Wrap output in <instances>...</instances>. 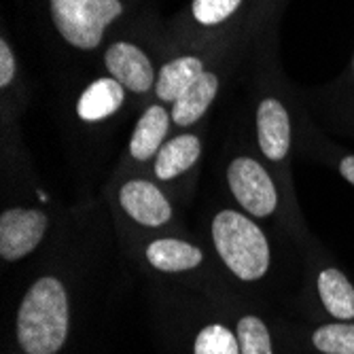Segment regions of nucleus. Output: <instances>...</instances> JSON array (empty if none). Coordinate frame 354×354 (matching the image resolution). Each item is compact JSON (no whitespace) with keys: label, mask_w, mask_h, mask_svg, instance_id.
Listing matches in <instances>:
<instances>
[{"label":"nucleus","mask_w":354,"mask_h":354,"mask_svg":"<svg viewBox=\"0 0 354 354\" xmlns=\"http://www.w3.org/2000/svg\"><path fill=\"white\" fill-rule=\"evenodd\" d=\"M71 310L64 284L43 276L32 284L17 310V344L26 354H57L68 337Z\"/></svg>","instance_id":"nucleus-1"},{"label":"nucleus","mask_w":354,"mask_h":354,"mask_svg":"<svg viewBox=\"0 0 354 354\" xmlns=\"http://www.w3.org/2000/svg\"><path fill=\"white\" fill-rule=\"evenodd\" d=\"M212 242L227 270L244 282L261 280L270 270V242L250 216L221 210L212 218Z\"/></svg>","instance_id":"nucleus-2"},{"label":"nucleus","mask_w":354,"mask_h":354,"mask_svg":"<svg viewBox=\"0 0 354 354\" xmlns=\"http://www.w3.org/2000/svg\"><path fill=\"white\" fill-rule=\"evenodd\" d=\"M121 13V0H51V19L59 37L83 51L98 47Z\"/></svg>","instance_id":"nucleus-3"},{"label":"nucleus","mask_w":354,"mask_h":354,"mask_svg":"<svg viewBox=\"0 0 354 354\" xmlns=\"http://www.w3.org/2000/svg\"><path fill=\"white\" fill-rule=\"evenodd\" d=\"M227 187L234 200L257 218H268L278 210V189L272 174L254 157H236L227 166Z\"/></svg>","instance_id":"nucleus-4"},{"label":"nucleus","mask_w":354,"mask_h":354,"mask_svg":"<svg viewBox=\"0 0 354 354\" xmlns=\"http://www.w3.org/2000/svg\"><path fill=\"white\" fill-rule=\"evenodd\" d=\"M49 227V218L37 208H7L0 214V257L19 261L35 250Z\"/></svg>","instance_id":"nucleus-5"},{"label":"nucleus","mask_w":354,"mask_h":354,"mask_svg":"<svg viewBox=\"0 0 354 354\" xmlns=\"http://www.w3.org/2000/svg\"><path fill=\"white\" fill-rule=\"evenodd\" d=\"M117 196L123 212L142 227H162L172 218V204L166 193L147 178L125 180Z\"/></svg>","instance_id":"nucleus-6"},{"label":"nucleus","mask_w":354,"mask_h":354,"mask_svg":"<svg viewBox=\"0 0 354 354\" xmlns=\"http://www.w3.org/2000/svg\"><path fill=\"white\" fill-rule=\"evenodd\" d=\"M104 66L115 81L132 93H147L155 83V71L149 55L134 43H113L104 53Z\"/></svg>","instance_id":"nucleus-7"},{"label":"nucleus","mask_w":354,"mask_h":354,"mask_svg":"<svg viewBox=\"0 0 354 354\" xmlns=\"http://www.w3.org/2000/svg\"><path fill=\"white\" fill-rule=\"evenodd\" d=\"M257 142L268 162L282 164L291 151V119L278 98H263L257 106Z\"/></svg>","instance_id":"nucleus-8"},{"label":"nucleus","mask_w":354,"mask_h":354,"mask_svg":"<svg viewBox=\"0 0 354 354\" xmlns=\"http://www.w3.org/2000/svg\"><path fill=\"white\" fill-rule=\"evenodd\" d=\"M172 115L162 104H151L140 119L136 121V127L130 138V155L136 162H151L166 145V136L170 132Z\"/></svg>","instance_id":"nucleus-9"},{"label":"nucleus","mask_w":354,"mask_h":354,"mask_svg":"<svg viewBox=\"0 0 354 354\" xmlns=\"http://www.w3.org/2000/svg\"><path fill=\"white\" fill-rule=\"evenodd\" d=\"M202 155V140L196 134H180L159 149V153L153 159V174L159 180H174L189 172L193 166L200 162Z\"/></svg>","instance_id":"nucleus-10"},{"label":"nucleus","mask_w":354,"mask_h":354,"mask_svg":"<svg viewBox=\"0 0 354 354\" xmlns=\"http://www.w3.org/2000/svg\"><path fill=\"white\" fill-rule=\"evenodd\" d=\"M125 102V87L113 77L89 83L77 102V115L87 123H98L113 117Z\"/></svg>","instance_id":"nucleus-11"},{"label":"nucleus","mask_w":354,"mask_h":354,"mask_svg":"<svg viewBox=\"0 0 354 354\" xmlns=\"http://www.w3.org/2000/svg\"><path fill=\"white\" fill-rule=\"evenodd\" d=\"M145 254H147V261L155 270L166 272V274L196 270L204 261V254L198 246H193L178 238H157L149 242Z\"/></svg>","instance_id":"nucleus-12"},{"label":"nucleus","mask_w":354,"mask_h":354,"mask_svg":"<svg viewBox=\"0 0 354 354\" xmlns=\"http://www.w3.org/2000/svg\"><path fill=\"white\" fill-rule=\"evenodd\" d=\"M204 64L200 57L193 55H183L159 71L157 81H155V93L162 102H176L180 95L196 83L204 75Z\"/></svg>","instance_id":"nucleus-13"},{"label":"nucleus","mask_w":354,"mask_h":354,"mask_svg":"<svg viewBox=\"0 0 354 354\" xmlns=\"http://www.w3.org/2000/svg\"><path fill=\"white\" fill-rule=\"evenodd\" d=\"M218 93V77L214 73H204L196 83H193L180 98L172 104V121L178 127H189L204 117V113L210 109L212 100Z\"/></svg>","instance_id":"nucleus-14"},{"label":"nucleus","mask_w":354,"mask_h":354,"mask_svg":"<svg viewBox=\"0 0 354 354\" xmlns=\"http://www.w3.org/2000/svg\"><path fill=\"white\" fill-rule=\"evenodd\" d=\"M318 297L325 310L337 320L354 318V286L352 282L337 270L325 268L318 274Z\"/></svg>","instance_id":"nucleus-15"},{"label":"nucleus","mask_w":354,"mask_h":354,"mask_svg":"<svg viewBox=\"0 0 354 354\" xmlns=\"http://www.w3.org/2000/svg\"><path fill=\"white\" fill-rule=\"evenodd\" d=\"M240 354H274L268 325L259 316H242L236 327Z\"/></svg>","instance_id":"nucleus-16"},{"label":"nucleus","mask_w":354,"mask_h":354,"mask_svg":"<svg viewBox=\"0 0 354 354\" xmlns=\"http://www.w3.org/2000/svg\"><path fill=\"white\" fill-rule=\"evenodd\" d=\"M312 344L323 354H354V325L333 323L312 333Z\"/></svg>","instance_id":"nucleus-17"},{"label":"nucleus","mask_w":354,"mask_h":354,"mask_svg":"<svg viewBox=\"0 0 354 354\" xmlns=\"http://www.w3.org/2000/svg\"><path fill=\"white\" fill-rule=\"evenodd\" d=\"M193 354H240L238 335L223 325H206L193 344Z\"/></svg>","instance_id":"nucleus-18"},{"label":"nucleus","mask_w":354,"mask_h":354,"mask_svg":"<svg viewBox=\"0 0 354 354\" xmlns=\"http://www.w3.org/2000/svg\"><path fill=\"white\" fill-rule=\"evenodd\" d=\"M242 5V0H193L191 13L202 26H218L230 19Z\"/></svg>","instance_id":"nucleus-19"},{"label":"nucleus","mask_w":354,"mask_h":354,"mask_svg":"<svg viewBox=\"0 0 354 354\" xmlns=\"http://www.w3.org/2000/svg\"><path fill=\"white\" fill-rule=\"evenodd\" d=\"M15 77V55L9 43L0 41V87H9Z\"/></svg>","instance_id":"nucleus-20"},{"label":"nucleus","mask_w":354,"mask_h":354,"mask_svg":"<svg viewBox=\"0 0 354 354\" xmlns=\"http://www.w3.org/2000/svg\"><path fill=\"white\" fill-rule=\"evenodd\" d=\"M339 174L344 180H348L352 187H354V155H346L339 159Z\"/></svg>","instance_id":"nucleus-21"},{"label":"nucleus","mask_w":354,"mask_h":354,"mask_svg":"<svg viewBox=\"0 0 354 354\" xmlns=\"http://www.w3.org/2000/svg\"><path fill=\"white\" fill-rule=\"evenodd\" d=\"M352 71H354V59H352Z\"/></svg>","instance_id":"nucleus-22"}]
</instances>
